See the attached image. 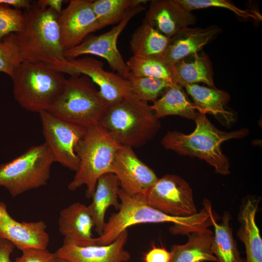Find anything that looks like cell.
I'll use <instances>...</instances> for the list:
<instances>
[{"label":"cell","mask_w":262,"mask_h":262,"mask_svg":"<svg viewBox=\"0 0 262 262\" xmlns=\"http://www.w3.org/2000/svg\"><path fill=\"white\" fill-rule=\"evenodd\" d=\"M22 30L12 35L22 62L40 64L54 70L67 60L60 40L59 15L36 2L23 13Z\"/></svg>","instance_id":"6da1fadb"},{"label":"cell","mask_w":262,"mask_h":262,"mask_svg":"<svg viewBox=\"0 0 262 262\" xmlns=\"http://www.w3.org/2000/svg\"><path fill=\"white\" fill-rule=\"evenodd\" d=\"M195 121L196 127L192 133L186 134L176 130L168 131L161 140L162 145L180 155L204 160L217 173L229 174V159L222 152L221 145L227 140L246 136L248 130L242 128L229 132L221 131L210 121L205 114L199 113Z\"/></svg>","instance_id":"7a4b0ae2"},{"label":"cell","mask_w":262,"mask_h":262,"mask_svg":"<svg viewBox=\"0 0 262 262\" xmlns=\"http://www.w3.org/2000/svg\"><path fill=\"white\" fill-rule=\"evenodd\" d=\"M99 124L120 145L132 148L146 144L161 127L150 105L131 93L109 105Z\"/></svg>","instance_id":"3957f363"},{"label":"cell","mask_w":262,"mask_h":262,"mask_svg":"<svg viewBox=\"0 0 262 262\" xmlns=\"http://www.w3.org/2000/svg\"><path fill=\"white\" fill-rule=\"evenodd\" d=\"M121 146L99 124L86 128L75 147L79 166L68 189L74 191L85 185L86 197L92 198L99 178L113 173L114 162Z\"/></svg>","instance_id":"277c9868"},{"label":"cell","mask_w":262,"mask_h":262,"mask_svg":"<svg viewBox=\"0 0 262 262\" xmlns=\"http://www.w3.org/2000/svg\"><path fill=\"white\" fill-rule=\"evenodd\" d=\"M108 106L88 77L73 75L66 78L47 111L64 121L87 128L99 124Z\"/></svg>","instance_id":"5b68a950"},{"label":"cell","mask_w":262,"mask_h":262,"mask_svg":"<svg viewBox=\"0 0 262 262\" xmlns=\"http://www.w3.org/2000/svg\"><path fill=\"white\" fill-rule=\"evenodd\" d=\"M16 100L33 113L48 111L61 91L66 78L48 66L22 62L11 78Z\"/></svg>","instance_id":"8992f818"},{"label":"cell","mask_w":262,"mask_h":262,"mask_svg":"<svg viewBox=\"0 0 262 262\" xmlns=\"http://www.w3.org/2000/svg\"><path fill=\"white\" fill-rule=\"evenodd\" d=\"M120 207L106 222L102 233L91 240V245H106L114 241L127 229L145 223H170L181 230L190 229L194 224L192 216H173L148 205L140 199L131 196L120 188L118 190Z\"/></svg>","instance_id":"52a82bcc"},{"label":"cell","mask_w":262,"mask_h":262,"mask_svg":"<svg viewBox=\"0 0 262 262\" xmlns=\"http://www.w3.org/2000/svg\"><path fill=\"white\" fill-rule=\"evenodd\" d=\"M54 162L45 143L33 146L11 161L0 164V186L15 197L45 186Z\"/></svg>","instance_id":"ba28073f"},{"label":"cell","mask_w":262,"mask_h":262,"mask_svg":"<svg viewBox=\"0 0 262 262\" xmlns=\"http://www.w3.org/2000/svg\"><path fill=\"white\" fill-rule=\"evenodd\" d=\"M134 197L168 215L186 217L198 213L190 185L177 175L158 178L144 194Z\"/></svg>","instance_id":"9c48e42d"},{"label":"cell","mask_w":262,"mask_h":262,"mask_svg":"<svg viewBox=\"0 0 262 262\" xmlns=\"http://www.w3.org/2000/svg\"><path fill=\"white\" fill-rule=\"evenodd\" d=\"M146 9L139 5L128 10L123 19L109 31L86 38L78 46L66 49L64 56L67 59L77 58L85 55H93L105 59L111 68L128 80L130 72L117 47V39L130 20Z\"/></svg>","instance_id":"30bf717a"},{"label":"cell","mask_w":262,"mask_h":262,"mask_svg":"<svg viewBox=\"0 0 262 262\" xmlns=\"http://www.w3.org/2000/svg\"><path fill=\"white\" fill-rule=\"evenodd\" d=\"M45 143L55 162L76 172L79 159L75 152L86 128L61 119L47 111L39 113Z\"/></svg>","instance_id":"8fae6325"},{"label":"cell","mask_w":262,"mask_h":262,"mask_svg":"<svg viewBox=\"0 0 262 262\" xmlns=\"http://www.w3.org/2000/svg\"><path fill=\"white\" fill-rule=\"evenodd\" d=\"M103 63L92 57L67 59L55 70L70 76L88 77L99 87L98 93L109 104L115 103L131 93L129 81L104 70Z\"/></svg>","instance_id":"7c38bea8"},{"label":"cell","mask_w":262,"mask_h":262,"mask_svg":"<svg viewBox=\"0 0 262 262\" xmlns=\"http://www.w3.org/2000/svg\"><path fill=\"white\" fill-rule=\"evenodd\" d=\"M92 1L71 0L59 16L60 40L64 50L78 46L89 33L100 29Z\"/></svg>","instance_id":"4fadbf2b"},{"label":"cell","mask_w":262,"mask_h":262,"mask_svg":"<svg viewBox=\"0 0 262 262\" xmlns=\"http://www.w3.org/2000/svg\"><path fill=\"white\" fill-rule=\"evenodd\" d=\"M132 148L121 146L114 162L113 173L117 177L120 188L128 195L135 196L144 194L159 178Z\"/></svg>","instance_id":"5bb4252c"},{"label":"cell","mask_w":262,"mask_h":262,"mask_svg":"<svg viewBox=\"0 0 262 262\" xmlns=\"http://www.w3.org/2000/svg\"><path fill=\"white\" fill-rule=\"evenodd\" d=\"M128 231L125 230L112 243L106 245L78 246L64 238L54 253L67 262H128L131 254L125 249Z\"/></svg>","instance_id":"9a60e30c"},{"label":"cell","mask_w":262,"mask_h":262,"mask_svg":"<svg viewBox=\"0 0 262 262\" xmlns=\"http://www.w3.org/2000/svg\"><path fill=\"white\" fill-rule=\"evenodd\" d=\"M47 225L42 220L18 222L9 214L6 204L0 214V238L10 241L22 251L27 249H47L49 236Z\"/></svg>","instance_id":"2e32d148"},{"label":"cell","mask_w":262,"mask_h":262,"mask_svg":"<svg viewBox=\"0 0 262 262\" xmlns=\"http://www.w3.org/2000/svg\"><path fill=\"white\" fill-rule=\"evenodd\" d=\"M196 16L177 0H152L143 21L171 38L195 23Z\"/></svg>","instance_id":"e0dca14e"},{"label":"cell","mask_w":262,"mask_h":262,"mask_svg":"<svg viewBox=\"0 0 262 262\" xmlns=\"http://www.w3.org/2000/svg\"><path fill=\"white\" fill-rule=\"evenodd\" d=\"M58 226L64 238L80 246L91 245L94 224L88 206L76 202L61 210Z\"/></svg>","instance_id":"ac0fdd59"},{"label":"cell","mask_w":262,"mask_h":262,"mask_svg":"<svg viewBox=\"0 0 262 262\" xmlns=\"http://www.w3.org/2000/svg\"><path fill=\"white\" fill-rule=\"evenodd\" d=\"M220 32L221 29L214 25L186 28L171 38L163 58L172 66L185 57L199 52Z\"/></svg>","instance_id":"d6986e66"},{"label":"cell","mask_w":262,"mask_h":262,"mask_svg":"<svg viewBox=\"0 0 262 262\" xmlns=\"http://www.w3.org/2000/svg\"><path fill=\"white\" fill-rule=\"evenodd\" d=\"M259 201L253 196L245 197L238 213L237 235L245 247V262H262V239L256 221Z\"/></svg>","instance_id":"ffe728a7"},{"label":"cell","mask_w":262,"mask_h":262,"mask_svg":"<svg viewBox=\"0 0 262 262\" xmlns=\"http://www.w3.org/2000/svg\"><path fill=\"white\" fill-rule=\"evenodd\" d=\"M119 180L113 173H107L98 180L92 201L88 206L92 216L95 231L100 236L102 233L106 221L105 214L111 206L118 210L120 207L118 190Z\"/></svg>","instance_id":"44dd1931"},{"label":"cell","mask_w":262,"mask_h":262,"mask_svg":"<svg viewBox=\"0 0 262 262\" xmlns=\"http://www.w3.org/2000/svg\"><path fill=\"white\" fill-rule=\"evenodd\" d=\"M173 81L181 87L197 82L206 83L216 88L213 79V70L209 56L199 52L182 59L172 66Z\"/></svg>","instance_id":"7402d4cb"},{"label":"cell","mask_w":262,"mask_h":262,"mask_svg":"<svg viewBox=\"0 0 262 262\" xmlns=\"http://www.w3.org/2000/svg\"><path fill=\"white\" fill-rule=\"evenodd\" d=\"M184 87L191 96L197 111L201 114H211L222 119L229 124L234 120V115L225 109L229 101V94L216 88L207 87L191 84Z\"/></svg>","instance_id":"603a6c76"},{"label":"cell","mask_w":262,"mask_h":262,"mask_svg":"<svg viewBox=\"0 0 262 262\" xmlns=\"http://www.w3.org/2000/svg\"><path fill=\"white\" fill-rule=\"evenodd\" d=\"M183 245H174L170 248V262H219L212 250L213 232L207 229L188 235Z\"/></svg>","instance_id":"cb8c5ba5"},{"label":"cell","mask_w":262,"mask_h":262,"mask_svg":"<svg viewBox=\"0 0 262 262\" xmlns=\"http://www.w3.org/2000/svg\"><path fill=\"white\" fill-rule=\"evenodd\" d=\"M150 105L155 116L159 119L168 115H178L195 121L198 112L189 99L182 87L174 84Z\"/></svg>","instance_id":"d4e9b609"},{"label":"cell","mask_w":262,"mask_h":262,"mask_svg":"<svg viewBox=\"0 0 262 262\" xmlns=\"http://www.w3.org/2000/svg\"><path fill=\"white\" fill-rule=\"evenodd\" d=\"M218 218L214 213L212 218L214 227L212 243L213 253L219 262H245L241 256L233 235L230 213H224L220 223L216 221Z\"/></svg>","instance_id":"484cf974"},{"label":"cell","mask_w":262,"mask_h":262,"mask_svg":"<svg viewBox=\"0 0 262 262\" xmlns=\"http://www.w3.org/2000/svg\"><path fill=\"white\" fill-rule=\"evenodd\" d=\"M170 40L143 21L131 36L130 49L133 55L163 58Z\"/></svg>","instance_id":"4316f807"},{"label":"cell","mask_w":262,"mask_h":262,"mask_svg":"<svg viewBox=\"0 0 262 262\" xmlns=\"http://www.w3.org/2000/svg\"><path fill=\"white\" fill-rule=\"evenodd\" d=\"M149 1L146 0H96L92 1V7L100 29L117 24L131 8Z\"/></svg>","instance_id":"83f0119b"},{"label":"cell","mask_w":262,"mask_h":262,"mask_svg":"<svg viewBox=\"0 0 262 262\" xmlns=\"http://www.w3.org/2000/svg\"><path fill=\"white\" fill-rule=\"evenodd\" d=\"M126 64L130 73L134 76L163 79L174 82L172 66L162 57L132 55Z\"/></svg>","instance_id":"f1b7e54d"},{"label":"cell","mask_w":262,"mask_h":262,"mask_svg":"<svg viewBox=\"0 0 262 262\" xmlns=\"http://www.w3.org/2000/svg\"><path fill=\"white\" fill-rule=\"evenodd\" d=\"M131 93L138 99L145 102L154 101L161 94L175 83L163 79L138 77L130 73L128 79Z\"/></svg>","instance_id":"f546056e"},{"label":"cell","mask_w":262,"mask_h":262,"mask_svg":"<svg viewBox=\"0 0 262 262\" xmlns=\"http://www.w3.org/2000/svg\"><path fill=\"white\" fill-rule=\"evenodd\" d=\"M186 10H192L208 7H218L227 9L237 16L243 18H251L262 20L260 14L255 10L241 9L229 0H177Z\"/></svg>","instance_id":"4dcf8cb0"},{"label":"cell","mask_w":262,"mask_h":262,"mask_svg":"<svg viewBox=\"0 0 262 262\" xmlns=\"http://www.w3.org/2000/svg\"><path fill=\"white\" fill-rule=\"evenodd\" d=\"M22 62L12 33L0 41V72L12 78Z\"/></svg>","instance_id":"1f68e13d"},{"label":"cell","mask_w":262,"mask_h":262,"mask_svg":"<svg viewBox=\"0 0 262 262\" xmlns=\"http://www.w3.org/2000/svg\"><path fill=\"white\" fill-rule=\"evenodd\" d=\"M24 22V14L20 10L0 4V41L10 33L20 32Z\"/></svg>","instance_id":"d6a6232c"},{"label":"cell","mask_w":262,"mask_h":262,"mask_svg":"<svg viewBox=\"0 0 262 262\" xmlns=\"http://www.w3.org/2000/svg\"><path fill=\"white\" fill-rule=\"evenodd\" d=\"M54 253L47 249L30 248L22 251V254L14 262H56Z\"/></svg>","instance_id":"836d02e7"},{"label":"cell","mask_w":262,"mask_h":262,"mask_svg":"<svg viewBox=\"0 0 262 262\" xmlns=\"http://www.w3.org/2000/svg\"><path fill=\"white\" fill-rule=\"evenodd\" d=\"M170 251L164 247L154 246L145 255V262H170Z\"/></svg>","instance_id":"e575fe53"},{"label":"cell","mask_w":262,"mask_h":262,"mask_svg":"<svg viewBox=\"0 0 262 262\" xmlns=\"http://www.w3.org/2000/svg\"><path fill=\"white\" fill-rule=\"evenodd\" d=\"M15 247L10 241L0 238V262H12L11 255Z\"/></svg>","instance_id":"d590c367"},{"label":"cell","mask_w":262,"mask_h":262,"mask_svg":"<svg viewBox=\"0 0 262 262\" xmlns=\"http://www.w3.org/2000/svg\"><path fill=\"white\" fill-rule=\"evenodd\" d=\"M63 2L64 0H38L36 2V4L40 8H50L59 16L62 11Z\"/></svg>","instance_id":"8d00e7d4"},{"label":"cell","mask_w":262,"mask_h":262,"mask_svg":"<svg viewBox=\"0 0 262 262\" xmlns=\"http://www.w3.org/2000/svg\"><path fill=\"white\" fill-rule=\"evenodd\" d=\"M56 262H67L64 259L57 258Z\"/></svg>","instance_id":"74e56055"}]
</instances>
